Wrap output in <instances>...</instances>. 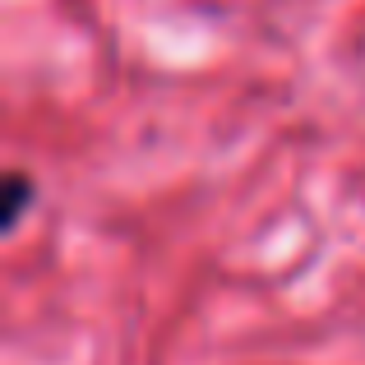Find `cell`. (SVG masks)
I'll list each match as a JSON object with an SVG mask.
<instances>
[{"label":"cell","mask_w":365,"mask_h":365,"mask_svg":"<svg viewBox=\"0 0 365 365\" xmlns=\"http://www.w3.org/2000/svg\"><path fill=\"white\" fill-rule=\"evenodd\" d=\"M28 199H33V185H28V176H9V195H5V213H0V227L5 232H14L19 217H24Z\"/></svg>","instance_id":"cell-1"}]
</instances>
